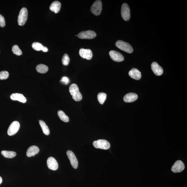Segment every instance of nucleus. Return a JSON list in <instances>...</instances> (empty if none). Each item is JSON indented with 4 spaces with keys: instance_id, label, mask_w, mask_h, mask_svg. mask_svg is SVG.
Instances as JSON below:
<instances>
[{
    "instance_id": "f257e3e1",
    "label": "nucleus",
    "mask_w": 187,
    "mask_h": 187,
    "mask_svg": "<svg viewBox=\"0 0 187 187\" xmlns=\"http://www.w3.org/2000/svg\"><path fill=\"white\" fill-rule=\"evenodd\" d=\"M69 91L74 100L78 102L82 100V95L80 92L79 88L77 85L75 84L71 85L69 87Z\"/></svg>"
},
{
    "instance_id": "f03ea898",
    "label": "nucleus",
    "mask_w": 187,
    "mask_h": 187,
    "mask_svg": "<svg viewBox=\"0 0 187 187\" xmlns=\"http://www.w3.org/2000/svg\"><path fill=\"white\" fill-rule=\"evenodd\" d=\"M115 46L119 49L128 53H132L133 51L132 46L129 43L124 41H117L115 43Z\"/></svg>"
},
{
    "instance_id": "7ed1b4c3",
    "label": "nucleus",
    "mask_w": 187,
    "mask_h": 187,
    "mask_svg": "<svg viewBox=\"0 0 187 187\" xmlns=\"http://www.w3.org/2000/svg\"><path fill=\"white\" fill-rule=\"evenodd\" d=\"M93 145L95 148L102 149H108L110 147V144L107 140L100 139L93 142Z\"/></svg>"
},
{
    "instance_id": "20e7f679",
    "label": "nucleus",
    "mask_w": 187,
    "mask_h": 187,
    "mask_svg": "<svg viewBox=\"0 0 187 187\" xmlns=\"http://www.w3.org/2000/svg\"><path fill=\"white\" fill-rule=\"evenodd\" d=\"M28 17V11L26 8H23L20 10L18 18V23L20 26H23L27 22Z\"/></svg>"
},
{
    "instance_id": "39448f33",
    "label": "nucleus",
    "mask_w": 187,
    "mask_h": 187,
    "mask_svg": "<svg viewBox=\"0 0 187 187\" xmlns=\"http://www.w3.org/2000/svg\"><path fill=\"white\" fill-rule=\"evenodd\" d=\"M102 4V1L98 0L95 1L91 7V10L93 14L98 16L101 13Z\"/></svg>"
},
{
    "instance_id": "423d86ee",
    "label": "nucleus",
    "mask_w": 187,
    "mask_h": 187,
    "mask_svg": "<svg viewBox=\"0 0 187 187\" xmlns=\"http://www.w3.org/2000/svg\"><path fill=\"white\" fill-rule=\"evenodd\" d=\"M121 14L124 20L128 21L130 18V10L129 5L127 3H124L121 7Z\"/></svg>"
},
{
    "instance_id": "0eeeda50",
    "label": "nucleus",
    "mask_w": 187,
    "mask_h": 187,
    "mask_svg": "<svg viewBox=\"0 0 187 187\" xmlns=\"http://www.w3.org/2000/svg\"><path fill=\"white\" fill-rule=\"evenodd\" d=\"M96 36V33L94 31L88 30L82 31L78 34V37L81 39H94Z\"/></svg>"
},
{
    "instance_id": "6e6552de",
    "label": "nucleus",
    "mask_w": 187,
    "mask_h": 187,
    "mask_svg": "<svg viewBox=\"0 0 187 187\" xmlns=\"http://www.w3.org/2000/svg\"><path fill=\"white\" fill-rule=\"evenodd\" d=\"M20 128V124L18 121H14L12 122L9 127L8 133L9 136H12L16 134Z\"/></svg>"
},
{
    "instance_id": "1a4fd4ad",
    "label": "nucleus",
    "mask_w": 187,
    "mask_h": 187,
    "mask_svg": "<svg viewBox=\"0 0 187 187\" xmlns=\"http://www.w3.org/2000/svg\"><path fill=\"white\" fill-rule=\"evenodd\" d=\"M67 155L70 161V164L74 169H77L78 166V162L75 155L70 150H68Z\"/></svg>"
},
{
    "instance_id": "9d476101",
    "label": "nucleus",
    "mask_w": 187,
    "mask_h": 187,
    "mask_svg": "<svg viewBox=\"0 0 187 187\" xmlns=\"http://www.w3.org/2000/svg\"><path fill=\"white\" fill-rule=\"evenodd\" d=\"M111 58L114 61L120 62L124 60V57L121 54L117 51L111 50L109 52Z\"/></svg>"
},
{
    "instance_id": "9b49d317",
    "label": "nucleus",
    "mask_w": 187,
    "mask_h": 187,
    "mask_svg": "<svg viewBox=\"0 0 187 187\" xmlns=\"http://www.w3.org/2000/svg\"><path fill=\"white\" fill-rule=\"evenodd\" d=\"M185 169V165L182 161L178 160L175 162L171 167V171L175 173H180Z\"/></svg>"
},
{
    "instance_id": "f8f14e48",
    "label": "nucleus",
    "mask_w": 187,
    "mask_h": 187,
    "mask_svg": "<svg viewBox=\"0 0 187 187\" xmlns=\"http://www.w3.org/2000/svg\"><path fill=\"white\" fill-rule=\"evenodd\" d=\"M79 54L83 58L85 59L88 60H91L93 57L92 52L89 49L81 48L79 50Z\"/></svg>"
},
{
    "instance_id": "ddd939ff",
    "label": "nucleus",
    "mask_w": 187,
    "mask_h": 187,
    "mask_svg": "<svg viewBox=\"0 0 187 187\" xmlns=\"http://www.w3.org/2000/svg\"><path fill=\"white\" fill-rule=\"evenodd\" d=\"M48 167L50 169L56 171L58 168V164L56 159L53 157L48 158L47 160Z\"/></svg>"
},
{
    "instance_id": "4468645a",
    "label": "nucleus",
    "mask_w": 187,
    "mask_h": 187,
    "mask_svg": "<svg viewBox=\"0 0 187 187\" xmlns=\"http://www.w3.org/2000/svg\"><path fill=\"white\" fill-rule=\"evenodd\" d=\"M152 70L155 75L159 76L162 75L163 73V70L162 67L156 62H152L151 65Z\"/></svg>"
},
{
    "instance_id": "2eb2a0df",
    "label": "nucleus",
    "mask_w": 187,
    "mask_h": 187,
    "mask_svg": "<svg viewBox=\"0 0 187 187\" xmlns=\"http://www.w3.org/2000/svg\"><path fill=\"white\" fill-rule=\"evenodd\" d=\"M138 96L136 94L132 93L127 94L124 97V101L126 103H130L136 101Z\"/></svg>"
},
{
    "instance_id": "dca6fc26",
    "label": "nucleus",
    "mask_w": 187,
    "mask_h": 187,
    "mask_svg": "<svg viewBox=\"0 0 187 187\" xmlns=\"http://www.w3.org/2000/svg\"><path fill=\"white\" fill-rule=\"evenodd\" d=\"M129 74L130 77L136 80L140 79L141 77V72L136 68L131 69V70L129 71Z\"/></svg>"
},
{
    "instance_id": "f3484780",
    "label": "nucleus",
    "mask_w": 187,
    "mask_h": 187,
    "mask_svg": "<svg viewBox=\"0 0 187 187\" xmlns=\"http://www.w3.org/2000/svg\"><path fill=\"white\" fill-rule=\"evenodd\" d=\"M10 98L12 100H18V101L25 103L27 102V98L24 96V95L20 93H14L10 97Z\"/></svg>"
},
{
    "instance_id": "a211bd4d",
    "label": "nucleus",
    "mask_w": 187,
    "mask_h": 187,
    "mask_svg": "<svg viewBox=\"0 0 187 187\" xmlns=\"http://www.w3.org/2000/svg\"><path fill=\"white\" fill-rule=\"evenodd\" d=\"M39 147L35 145H32L28 149L27 152V155L28 157L33 156L39 152Z\"/></svg>"
},
{
    "instance_id": "6ab92c4d",
    "label": "nucleus",
    "mask_w": 187,
    "mask_h": 187,
    "mask_svg": "<svg viewBox=\"0 0 187 187\" xmlns=\"http://www.w3.org/2000/svg\"><path fill=\"white\" fill-rule=\"evenodd\" d=\"M61 7V4L60 2L55 1L51 3L50 7V9L52 12H54L55 14H57L60 11Z\"/></svg>"
},
{
    "instance_id": "aec40b11",
    "label": "nucleus",
    "mask_w": 187,
    "mask_h": 187,
    "mask_svg": "<svg viewBox=\"0 0 187 187\" xmlns=\"http://www.w3.org/2000/svg\"><path fill=\"white\" fill-rule=\"evenodd\" d=\"M1 154L3 156L8 158H13L16 155V153L15 152L10 151H2Z\"/></svg>"
},
{
    "instance_id": "412c9836",
    "label": "nucleus",
    "mask_w": 187,
    "mask_h": 187,
    "mask_svg": "<svg viewBox=\"0 0 187 187\" xmlns=\"http://www.w3.org/2000/svg\"><path fill=\"white\" fill-rule=\"evenodd\" d=\"M39 124L40 125L42 129L43 132L45 134L48 136L50 134V131L49 128L47 126L46 123L42 120L39 121Z\"/></svg>"
},
{
    "instance_id": "4be33fe9",
    "label": "nucleus",
    "mask_w": 187,
    "mask_h": 187,
    "mask_svg": "<svg viewBox=\"0 0 187 187\" xmlns=\"http://www.w3.org/2000/svg\"><path fill=\"white\" fill-rule=\"evenodd\" d=\"M36 70L38 72L41 74L46 73L48 70V67L47 66L40 64L36 67Z\"/></svg>"
},
{
    "instance_id": "5701e85b",
    "label": "nucleus",
    "mask_w": 187,
    "mask_h": 187,
    "mask_svg": "<svg viewBox=\"0 0 187 187\" xmlns=\"http://www.w3.org/2000/svg\"><path fill=\"white\" fill-rule=\"evenodd\" d=\"M58 115L59 118L62 121L65 122H69V117L66 115L63 111L61 110L59 111L58 112Z\"/></svg>"
},
{
    "instance_id": "b1692460",
    "label": "nucleus",
    "mask_w": 187,
    "mask_h": 187,
    "mask_svg": "<svg viewBox=\"0 0 187 187\" xmlns=\"http://www.w3.org/2000/svg\"><path fill=\"white\" fill-rule=\"evenodd\" d=\"M106 94L105 93H100L98 95V99L101 104H103L106 98Z\"/></svg>"
},
{
    "instance_id": "393cba45",
    "label": "nucleus",
    "mask_w": 187,
    "mask_h": 187,
    "mask_svg": "<svg viewBox=\"0 0 187 187\" xmlns=\"http://www.w3.org/2000/svg\"><path fill=\"white\" fill-rule=\"evenodd\" d=\"M12 51L13 53L16 55H22V53L21 50L19 48L18 46L17 45H14L12 47Z\"/></svg>"
},
{
    "instance_id": "a878e982",
    "label": "nucleus",
    "mask_w": 187,
    "mask_h": 187,
    "mask_svg": "<svg viewBox=\"0 0 187 187\" xmlns=\"http://www.w3.org/2000/svg\"><path fill=\"white\" fill-rule=\"evenodd\" d=\"M70 61V59L69 58L68 55L67 54H65L62 58V63L64 65L67 66L69 65Z\"/></svg>"
},
{
    "instance_id": "bb28decb",
    "label": "nucleus",
    "mask_w": 187,
    "mask_h": 187,
    "mask_svg": "<svg viewBox=\"0 0 187 187\" xmlns=\"http://www.w3.org/2000/svg\"><path fill=\"white\" fill-rule=\"evenodd\" d=\"M43 46L41 43L39 42H34L32 44L33 48L36 51H39L42 50Z\"/></svg>"
},
{
    "instance_id": "cd10ccee",
    "label": "nucleus",
    "mask_w": 187,
    "mask_h": 187,
    "mask_svg": "<svg viewBox=\"0 0 187 187\" xmlns=\"http://www.w3.org/2000/svg\"><path fill=\"white\" fill-rule=\"evenodd\" d=\"M9 73L8 72L6 71H2L0 72V79L5 80L8 79V77Z\"/></svg>"
},
{
    "instance_id": "c85d7f7f",
    "label": "nucleus",
    "mask_w": 187,
    "mask_h": 187,
    "mask_svg": "<svg viewBox=\"0 0 187 187\" xmlns=\"http://www.w3.org/2000/svg\"><path fill=\"white\" fill-rule=\"evenodd\" d=\"M5 21L4 17L0 14V27H5Z\"/></svg>"
},
{
    "instance_id": "c756f323",
    "label": "nucleus",
    "mask_w": 187,
    "mask_h": 187,
    "mask_svg": "<svg viewBox=\"0 0 187 187\" xmlns=\"http://www.w3.org/2000/svg\"><path fill=\"white\" fill-rule=\"evenodd\" d=\"M61 81L62 82L65 83L66 84H67L68 83L69 81L68 78L67 77H64L62 78Z\"/></svg>"
},
{
    "instance_id": "7c9ffc66",
    "label": "nucleus",
    "mask_w": 187,
    "mask_h": 187,
    "mask_svg": "<svg viewBox=\"0 0 187 187\" xmlns=\"http://www.w3.org/2000/svg\"><path fill=\"white\" fill-rule=\"evenodd\" d=\"M42 50L43 52H47L48 51V48H47L46 47L43 46Z\"/></svg>"
},
{
    "instance_id": "2f4dec72",
    "label": "nucleus",
    "mask_w": 187,
    "mask_h": 187,
    "mask_svg": "<svg viewBox=\"0 0 187 187\" xmlns=\"http://www.w3.org/2000/svg\"><path fill=\"white\" fill-rule=\"evenodd\" d=\"M2 178L0 176V184H1L2 182Z\"/></svg>"
}]
</instances>
